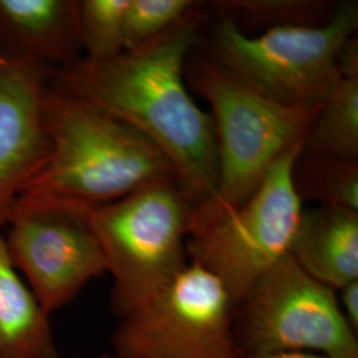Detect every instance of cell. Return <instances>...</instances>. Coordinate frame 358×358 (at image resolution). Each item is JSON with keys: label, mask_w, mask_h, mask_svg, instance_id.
I'll return each mask as SVG.
<instances>
[{"label": "cell", "mask_w": 358, "mask_h": 358, "mask_svg": "<svg viewBox=\"0 0 358 358\" xmlns=\"http://www.w3.org/2000/svg\"><path fill=\"white\" fill-rule=\"evenodd\" d=\"M192 0H130L124 43L125 51L143 45L192 15Z\"/></svg>", "instance_id": "ac0fdd59"}, {"label": "cell", "mask_w": 358, "mask_h": 358, "mask_svg": "<svg viewBox=\"0 0 358 358\" xmlns=\"http://www.w3.org/2000/svg\"><path fill=\"white\" fill-rule=\"evenodd\" d=\"M303 150L343 159L358 158V77H341L322 103Z\"/></svg>", "instance_id": "5bb4252c"}, {"label": "cell", "mask_w": 358, "mask_h": 358, "mask_svg": "<svg viewBox=\"0 0 358 358\" xmlns=\"http://www.w3.org/2000/svg\"><path fill=\"white\" fill-rule=\"evenodd\" d=\"M130 0H81L77 35L83 59L103 62L125 51L124 31Z\"/></svg>", "instance_id": "e0dca14e"}, {"label": "cell", "mask_w": 358, "mask_h": 358, "mask_svg": "<svg viewBox=\"0 0 358 358\" xmlns=\"http://www.w3.org/2000/svg\"><path fill=\"white\" fill-rule=\"evenodd\" d=\"M90 213L87 206L47 198L20 196L15 206L7 252L48 315L108 272Z\"/></svg>", "instance_id": "9c48e42d"}, {"label": "cell", "mask_w": 358, "mask_h": 358, "mask_svg": "<svg viewBox=\"0 0 358 358\" xmlns=\"http://www.w3.org/2000/svg\"><path fill=\"white\" fill-rule=\"evenodd\" d=\"M357 27V1L337 4L322 24L276 27L259 35L220 19L207 56L276 103L320 109L341 78L337 56Z\"/></svg>", "instance_id": "5b68a950"}, {"label": "cell", "mask_w": 358, "mask_h": 358, "mask_svg": "<svg viewBox=\"0 0 358 358\" xmlns=\"http://www.w3.org/2000/svg\"><path fill=\"white\" fill-rule=\"evenodd\" d=\"M234 336L238 357L312 352L358 358V334L345 320L336 291L309 276L289 255L236 304Z\"/></svg>", "instance_id": "52a82bcc"}, {"label": "cell", "mask_w": 358, "mask_h": 358, "mask_svg": "<svg viewBox=\"0 0 358 358\" xmlns=\"http://www.w3.org/2000/svg\"><path fill=\"white\" fill-rule=\"evenodd\" d=\"M337 292H340L337 294L340 309L350 328L358 334V280L349 282Z\"/></svg>", "instance_id": "d6986e66"}, {"label": "cell", "mask_w": 358, "mask_h": 358, "mask_svg": "<svg viewBox=\"0 0 358 358\" xmlns=\"http://www.w3.org/2000/svg\"><path fill=\"white\" fill-rule=\"evenodd\" d=\"M41 117L50 154L22 196L96 208L146 185L177 179L165 154L138 130L50 81Z\"/></svg>", "instance_id": "7a4b0ae2"}, {"label": "cell", "mask_w": 358, "mask_h": 358, "mask_svg": "<svg viewBox=\"0 0 358 358\" xmlns=\"http://www.w3.org/2000/svg\"><path fill=\"white\" fill-rule=\"evenodd\" d=\"M235 301L214 273L190 262L113 336L122 358H238Z\"/></svg>", "instance_id": "ba28073f"}, {"label": "cell", "mask_w": 358, "mask_h": 358, "mask_svg": "<svg viewBox=\"0 0 358 358\" xmlns=\"http://www.w3.org/2000/svg\"><path fill=\"white\" fill-rule=\"evenodd\" d=\"M185 76L211 108L217 155V192L194 206L192 224L245 202L282 154L306 141L321 108L276 103L207 55L190 53Z\"/></svg>", "instance_id": "3957f363"}, {"label": "cell", "mask_w": 358, "mask_h": 358, "mask_svg": "<svg viewBox=\"0 0 358 358\" xmlns=\"http://www.w3.org/2000/svg\"><path fill=\"white\" fill-rule=\"evenodd\" d=\"M303 145L282 154L242 205L190 224L189 260L219 278L235 304L257 279L289 255L304 211L294 180V162Z\"/></svg>", "instance_id": "8992f818"}, {"label": "cell", "mask_w": 358, "mask_h": 358, "mask_svg": "<svg viewBox=\"0 0 358 358\" xmlns=\"http://www.w3.org/2000/svg\"><path fill=\"white\" fill-rule=\"evenodd\" d=\"M50 75L38 65L0 53V227L8 224L50 154L41 117Z\"/></svg>", "instance_id": "30bf717a"}, {"label": "cell", "mask_w": 358, "mask_h": 358, "mask_svg": "<svg viewBox=\"0 0 358 358\" xmlns=\"http://www.w3.org/2000/svg\"><path fill=\"white\" fill-rule=\"evenodd\" d=\"M76 0H0V53L52 73L78 60ZM53 71V72H55Z\"/></svg>", "instance_id": "8fae6325"}, {"label": "cell", "mask_w": 358, "mask_h": 358, "mask_svg": "<svg viewBox=\"0 0 358 358\" xmlns=\"http://www.w3.org/2000/svg\"><path fill=\"white\" fill-rule=\"evenodd\" d=\"M220 19L239 31L276 27L317 26L331 19L336 6L320 0H219L213 3Z\"/></svg>", "instance_id": "2e32d148"}, {"label": "cell", "mask_w": 358, "mask_h": 358, "mask_svg": "<svg viewBox=\"0 0 358 358\" xmlns=\"http://www.w3.org/2000/svg\"><path fill=\"white\" fill-rule=\"evenodd\" d=\"M337 69L341 77H358V38H348L337 56Z\"/></svg>", "instance_id": "ffe728a7"}, {"label": "cell", "mask_w": 358, "mask_h": 358, "mask_svg": "<svg viewBox=\"0 0 358 358\" xmlns=\"http://www.w3.org/2000/svg\"><path fill=\"white\" fill-rule=\"evenodd\" d=\"M300 199L358 211V162L303 150L294 167Z\"/></svg>", "instance_id": "9a60e30c"}, {"label": "cell", "mask_w": 358, "mask_h": 358, "mask_svg": "<svg viewBox=\"0 0 358 358\" xmlns=\"http://www.w3.org/2000/svg\"><path fill=\"white\" fill-rule=\"evenodd\" d=\"M194 16L109 60L78 59L50 80L153 142L174 167L179 186L199 205L217 192V155L213 118L194 101L185 76L198 41Z\"/></svg>", "instance_id": "6da1fadb"}, {"label": "cell", "mask_w": 358, "mask_h": 358, "mask_svg": "<svg viewBox=\"0 0 358 358\" xmlns=\"http://www.w3.org/2000/svg\"><path fill=\"white\" fill-rule=\"evenodd\" d=\"M99 358H122L120 357V356H117L115 353H112V355H103V356H100Z\"/></svg>", "instance_id": "7402d4cb"}, {"label": "cell", "mask_w": 358, "mask_h": 358, "mask_svg": "<svg viewBox=\"0 0 358 358\" xmlns=\"http://www.w3.org/2000/svg\"><path fill=\"white\" fill-rule=\"evenodd\" d=\"M194 206L178 180L167 179L92 208V224L113 278L112 309L120 319L149 303L189 263Z\"/></svg>", "instance_id": "277c9868"}, {"label": "cell", "mask_w": 358, "mask_h": 358, "mask_svg": "<svg viewBox=\"0 0 358 358\" xmlns=\"http://www.w3.org/2000/svg\"><path fill=\"white\" fill-rule=\"evenodd\" d=\"M289 256L336 292L358 280V211L317 206L304 210Z\"/></svg>", "instance_id": "7c38bea8"}, {"label": "cell", "mask_w": 358, "mask_h": 358, "mask_svg": "<svg viewBox=\"0 0 358 358\" xmlns=\"http://www.w3.org/2000/svg\"><path fill=\"white\" fill-rule=\"evenodd\" d=\"M50 315L7 252L0 235V358H59Z\"/></svg>", "instance_id": "4fadbf2b"}, {"label": "cell", "mask_w": 358, "mask_h": 358, "mask_svg": "<svg viewBox=\"0 0 358 358\" xmlns=\"http://www.w3.org/2000/svg\"><path fill=\"white\" fill-rule=\"evenodd\" d=\"M238 358H328L312 352H273V353H263L254 356H244Z\"/></svg>", "instance_id": "44dd1931"}]
</instances>
